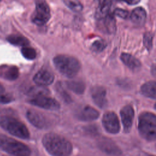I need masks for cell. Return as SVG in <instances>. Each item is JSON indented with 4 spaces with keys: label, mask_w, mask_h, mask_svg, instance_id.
I'll use <instances>...</instances> for the list:
<instances>
[{
    "label": "cell",
    "mask_w": 156,
    "mask_h": 156,
    "mask_svg": "<svg viewBox=\"0 0 156 156\" xmlns=\"http://www.w3.org/2000/svg\"><path fill=\"white\" fill-rule=\"evenodd\" d=\"M28 102L30 104L49 110H57L60 108L59 102L52 98L48 96H40L31 98Z\"/></svg>",
    "instance_id": "ba28073f"
},
{
    "label": "cell",
    "mask_w": 156,
    "mask_h": 156,
    "mask_svg": "<svg viewBox=\"0 0 156 156\" xmlns=\"http://www.w3.org/2000/svg\"><path fill=\"white\" fill-rule=\"evenodd\" d=\"M7 41L15 46L26 47L30 43L29 40L24 36L19 34H12L7 37Z\"/></svg>",
    "instance_id": "44dd1931"
},
{
    "label": "cell",
    "mask_w": 156,
    "mask_h": 156,
    "mask_svg": "<svg viewBox=\"0 0 156 156\" xmlns=\"http://www.w3.org/2000/svg\"><path fill=\"white\" fill-rule=\"evenodd\" d=\"M138 130L143 138L152 141L156 139V115L149 112L141 113L138 119Z\"/></svg>",
    "instance_id": "5b68a950"
},
{
    "label": "cell",
    "mask_w": 156,
    "mask_h": 156,
    "mask_svg": "<svg viewBox=\"0 0 156 156\" xmlns=\"http://www.w3.org/2000/svg\"><path fill=\"white\" fill-rule=\"evenodd\" d=\"M33 80L37 85L45 87L54 82V76L51 72L46 69H41L35 74Z\"/></svg>",
    "instance_id": "5bb4252c"
},
{
    "label": "cell",
    "mask_w": 156,
    "mask_h": 156,
    "mask_svg": "<svg viewBox=\"0 0 156 156\" xmlns=\"http://www.w3.org/2000/svg\"><path fill=\"white\" fill-rule=\"evenodd\" d=\"M4 93H5V88L3 87V85L1 83H0V95Z\"/></svg>",
    "instance_id": "d6a6232c"
},
{
    "label": "cell",
    "mask_w": 156,
    "mask_h": 156,
    "mask_svg": "<svg viewBox=\"0 0 156 156\" xmlns=\"http://www.w3.org/2000/svg\"><path fill=\"white\" fill-rule=\"evenodd\" d=\"M21 54L24 58L28 60H34L37 55L35 50L34 48L28 46L23 47L21 49Z\"/></svg>",
    "instance_id": "d4e9b609"
},
{
    "label": "cell",
    "mask_w": 156,
    "mask_h": 156,
    "mask_svg": "<svg viewBox=\"0 0 156 156\" xmlns=\"http://www.w3.org/2000/svg\"><path fill=\"white\" fill-rule=\"evenodd\" d=\"M141 93L149 98L156 99V81H149L141 87Z\"/></svg>",
    "instance_id": "ffe728a7"
},
{
    "label": "cell",
    "mask_w": 156,
    "mask_h": 156,
    "mask_svg": "<svg viewBox=\"0 0 156 156\" xmlns=\"http://www.w3.org/2000/svg\"><path fill=\"white\" fill-rule=\"evenodd\" d=\"M107 43L103 40H95L91 45V49L95 52H100L106 48Z\"/></svg>",
    "instance_id": "484cf974"
},
{
    "label": "cell",
    "mask_w": 156,
    "mask_h": 156,
    "mask_svg": "<svg viewBox=\"0 0 156 156\" xmlns=\"http://www.w3.org/2000/svg\"><path fill=\"white\" fill-rule=\"evenodd\" d=\"M94 2L96 5V18L98 20L104 18L110 13L112 0H94Z\"/></svg>",
    "instance_id": "7c38bea8"
},
{
    "label": "cell",
    "mask_w": 156,
    "mask_h": 156,
    "mask_svg": "<svg viewBox=\"0 0 156 156\" xmlns=\"http://www.w3.org/2000/svg\"><path fill=\"white\" fill-rule=\"evenodd\" d=\"M53 63L58 71L68 78L74 77L80 69L79 60L74 57L67 55L55 56L53 59Z\"/></svg>",
    "instance_id": "7a4b0ae2"
},
{
    "label": "cell",
    "mask_w": 156,
    "mask_h": 156,
    "mask_svg": "<svg viewBox=\"0 0 156 156\" xmlns=\"http://www.w3.org/2000/svg\"><path fill=\"white\" fill-rule=\"evenodd\" d=\"M49 94V91L44 86L35 85L30 87L27 91V94L31 98L40 96H48Z\"/></svg>",
    "instance_id": "7402d4cb"
},
{
    "label": "cell",
    "mask_w": 156,
    "mask_h": 156,
    "mask_svg": "<svg viewBox=\"0 0 156 156\" xmlns=\"http://www.w3.org/2000/svg\"><path fill=\"white\" fill-rule=\"evenodd\" d=\"M19 76L18 68L15 66H2L0 67V76L8 80H15Z\"/></svg>",
    "instance_id": "e0dca14e"
},
{
    "label": "cell",
    "mask_w": 156,
    "mask_h": 156,
    "mask_svg": "<svg viewBox=\"0 0 156 156\" xmlns=\"http://www.w3.org/2000/svg\"><path fill=\"white\" fill-rule=\"evenodd\" d=\"M121 116L126 132H129L132 127L134 118V110L133 107L130 105L124 106L121 110Z\"/></svg>",
    "instance_id": "4fadbf2b"
},
{
    "label": "cell",
    "mask_w": 156,
    "mask_h": 156,
    "mask_svg": "<svg viewBox=\"0 0 156 156\" xmlns=\"http://www.w3.org/2000/svg\"><path fill=\"white\" fill-rule=\"evenodd\" d=\"M146 12L143 7H136L133 10L130 15V19L133 23L136 26H142L146 20Z\"/></svg>",
    "instance_id": "ac0fdd59"
},
{
    "label": "cell",
    "mask_w": 156,
    "mask_h": 156,
    "mask_svg": "<svg viewBox=\"0 0 156 156\" xmlns=\"http://www.w3.org/2000/svg\"><path fill=\"white\" fill-rule=\"evenodd\" d=\"M149 156H154V155H149Z\"/></svg>",
    "instance_id": "e575fe53"
},
{
    "label": "cell",
    "mask_w": 156,
    "mask_h": 156,
    "mask_svg": "<svg viewBox=\"0 0 156 156\" xmlns=\"http://www.w3.org/2000/svg\"><path fill=\"white\" fill-rule=\"evenodd\" d=\"M155 109H156V104H155Z\"/></svg>",
    "instance_id": "836d02e7"
},
{
    "label": "cell",
    "mask_w": 156,
    "mask_h": 156,
    "mask_svg": "<svg viewBox=\"0 0 156 156\" xmlns=\"http://www.w3.org/2000/svg\"><path fill=\"white\" fill-rule=\"evenodd\" d=\"M63 3L74 12H80L83 9L79 0H62Z\"/></svg>",
    "instance_id": "cb8c5ba5"
},
{
    "label": "cell",
    "mask_w": 156,
    "mask_h": 156,
    "mask_svg": "<svg viewBox=\"0 0 156 156\" xmlns=\"http://www.w3.org/2000/svg\"><path fill=\"white\" fill-rule=\"evenodd\" d=\"M91 96L94 104L99 108H103L107 105L106 90L102 86H94L91 90Z\"/></svg>",
    "instance_id": "8fae6325"
},
{
    "label": "cell",
    "mask_w": 156,
    "mask_h": 156,
    "mask_svg": "<svg viewBox=\"0 0 156 156\" xmlns=\"http://www.w3.org/2000/svg\"><path fill=\"white\" fill-rule=\"evenodd\" d=\"M14 100L13 96L9 93H4L0 95V103L1 104H8L12 102Z\"/></svg>",
    "instance_id": "f1b7e54d"
},
{
    "label": "cell",
    "mask_w": 156,
    "mask_h": 156,
    "mask_svg": "<svg viewBox=\"0 0 156 156\" xmlns=\"http://www.w3.org/2000/svg\"><path fill=\"white\" fill-rule=\"evenodd\" d=\"M51 18L50 8L44 0H37L35 9L32 15V21L38 26L45 24Z\"/></svg>",
    "instance_id": "8992f818"
},
{
    "label": "cell",
    "mask_w": 156,
    "mask_h": 156,
    "mask_svg": "<svg viewBox=\"0 0 156 156\" xmlns=\"http://www.w3.org/2000/svg\"><path fill=\"white\" fill-rule=\"evenodd\" d=\"M0 149L13 156H30V149L23 143L0 134Z\"/></svg>",
    "instance_id": "277c9868"
},
{
    "label": "cell",
    "mask_w": 156,
    "mask_h": 156,
    "mask_svg": "<svg viewBox=\"0 0 156 156\" xmlns=\"http://www.w3.org/2000/svg\"><path fill=\"white\" fill-rule=\"evenodd\" d=\"M46 151L52 156H71L73 145L64 136L55 133H46L42 138Z\"/></svg>",
    "instance_id": "6da1fadb"
},
{
    "label": "cell",
    "mask_w": 156,
    "mask_h": 156,
    "mask_svg": "<svg viewBox=\"0 0 156 156\" xmlns=\"http://www.w3.org/2000/svg\"><path fill=\"white\" fill-rule=\"evenodd\" d=\"M99 21L100 23L99 26L102 31L108 34H112L115 32L116 24L114 15L112 13L110 12L104 18Z\"/></svg>",
    "instance_id": "9a60e30c"
},
{
    "label": "cell",
    "mask_w": 156,
    "mask_h": 156,
    "mask_svg": "<svg viewBox=\"0 0 156 156\" xmlns=\"http://www.w3.org/2000/svg\"><path fill=\"white\" fill-rule=\"evenodd\" d=\"M67 87L73 92L77 94L83 93L85 89V83L80 80H70L66 82Z\"/></svg>",
    "instance_id": "603a6c76"
},
{
    "label": "cell",
    "mask_w": 156,
    "mask_h": 156,
    "mask_svg": "<svg viewBox=\"0 0 156 156\" xmlns=\"http://www.w3.org/2000/svg\"><path fill=\"white\" fill-rule=\"evenodd\" d=\"M56 90L59 96L61 97V98L63 99L64 102H65L66 103H70L72 101L71 96L61 85H57Z\"/></svg>",
    "instance_id": "4316f807"
},
{
    "label": "cell",
    "mask_w": 156,
    "mask_h": 156,
    "mask_svg": "<svg viewBox=\"0 0 156 156\" xmlns=\"http://www.w3.org/2000/svg\"><path fill=\"white\" fill-rule=\"evenodd\" d=\"M76 118L82 121H91L98 118L99 113L93 107L85 105L79 108L76 112Z\"/></svg>",
    "instance_id": "30bf717a"
},
{
    "label": "cell",
    "mask_w": 156,
    "mask_h": 156,
    "mask_svg": "<svg viewBox=\"0 0 156 156\" xmlns=\"http://www.w3.org/2000/svg\"><path fill=\"white\" fill-rule=\"evenodd\" d=\"M0 127L20 138L26 140L30 137V133L26 126L15 117L9 115L0 116Z\"/></svg>",
    "instance_id": "3957f363"
},
{
    "label": "cell",
    "mask_w": 156,
    "mask_h": 156,
    "mask_svg": "<svg viewBox=\"0 0 156 156\" xmlns=\"http://www.w3.org/2000/svg\"><path fill=\"white\" fill-rule=\"evenodd\" d=\"M114 13L121 18H127L128 16V12L122 9H116L114 11Z\"/></svg>",
    "instance_id": "f546056e"
},
{
    "label": "cell",
    "mask_w": 156,
    "mask_h": 156,
    "mask_svg": "<svg viewBox=\"0 0 156 156\" xmlns=\"http://www.w3.org/2000/svg\"><path fill=\"white\" fill-rule=\"evenodd\" d=\"M120 1H124L129 5H135L139 3V2L141 0H120Z\"/></svg>",
    "instance_id": "4dcf8cb0"
},
{
    "label": "cell",
    "mask_w": 156,
    "mask_h": 156,
    "mask_svg": "<svg viewBox=\"0 0 156 156\" xmlns=\"http://www.w3.org/2000/svg\"><path fill=\"white\" fill-rule=\"evenodd\" d=\"M151 74L156 77V61L155 63H154L152 64V65L151 66Z\"/></svg>",
    "instance_id": "1f68e13d"
},
{
    "label": "cell",
    "mask_w": 156,
    "mask_h": 156,
    "mask_svg": "<svg viewBox=\"0 0 156 156\" xmlns=\"http://www.w3.org/2000/svg\"><path fill=\"white\" fill-rule=\"evenodd\" d=\"M120 58L124 64L132 71H136L141 67V63L140 61L128 53H122Z\"/></svg>",
    "instance_id": "d6986e66"
},
{
    "label": "cell",
    "mask_w": 156,
    "mask_h": 156,
    "mask_svg": "<svg viewBox=\"0 0 156 156\" xmlns=\"http://www.w3.org/2000/svg\"><path fill=\"white\" fill-rule=\"evenodd\" d=\"M153 35L151 32H146L143 37V44L148 51H151L152 48Z\"/></svg>",
    "instance_id": "83f0119b"
},
{
    "label": "cell",
    "mask_w": 156,
    "mask_h": 156,
    "mask_svg": "<svg viewBox=\"0 0 156 156\" xmlns=\"http://www.w3.org/2000/svg\"><path fill=\"white\" fill-rule=\"evenodd\" d=\"M26 118L30 124L40 129L49 128L51 125V121L46 115L34 109L27 111Z\"/></svg>",
    "instance_id": "52a82bcc"
},
{
    "label": "cell",
    "mask_w": 156,
    "mask_h": 156,
    "mask_svg": "<svg viewBox=\"0 0 156 156\" xmlns=\"http://www.w3.org/2000/svg\"><path fill=\"white\" fill-rule=\"evenodd\" d=\"M102 124L105 129L109 133H117L120 129L118 118L112 112L105 113L102 118Z\"/></svg>",
    "instance_id": "9c48e42d"
},
{
    "label": "cell",
    "mask_w": 156,
    "mask_h": 156,
    "mask_svg": "<svg viewBox=\"0 0 156 156\" xmlns=\"http://www.w3.org/2000/svg\"><path fill=\"white\" fill-rule=\"evenodd\" d=\"M98 146L104 152L110 155H118L120 153L118 147L110 140L102 138L98 141Z\"/></svg>",
    "instance_id": "2e32d148"
}]
</instances>
